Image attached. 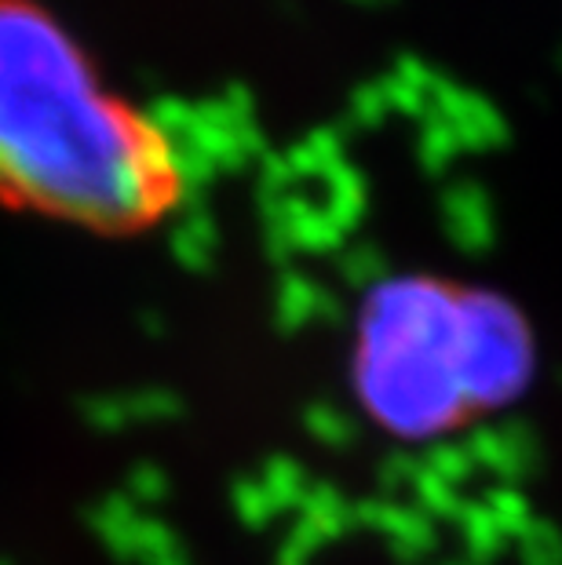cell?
<instances>
[{"mask_svg": "<svg viewBox=\"0 0 562 565\" xmlns=\"http://www.w3.org/2000/svg\"><path fill=\"white\" fill-rule=\"evenodd\" d=\"M183 198L187 164L169 131L103 81L55 11L0 0V204L139 234Z\"/></svg>", "mask_w": 562, "mask_h": 565, "instance_id": "6da1fadb", "label": "cell"}, {"mask_svg": "<svg viewBox=\"0 0 562 565\" xmlns=\"http://www.w3.org/2000/svg\"><path fill=\"white\" fill-rule=\"evenodd\" d=\"M530 329L483 285L405 274L380 281L354 321V391L391 435L427 438L511 398Z\"/></svg>", "mask_w": 562, "mask_h": 565, "instance_id": "7a4b0ae2", "label": "cell"}]
</instances>
